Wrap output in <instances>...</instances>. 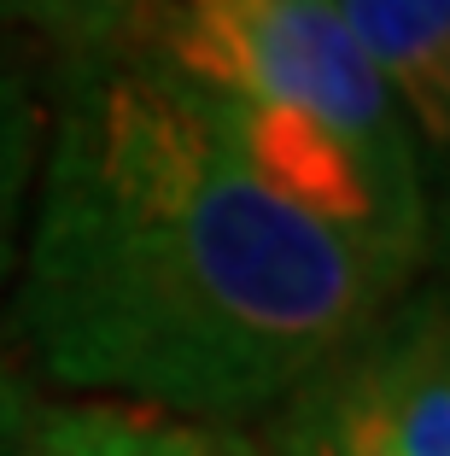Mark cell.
Returning <instances> with one entry per match:
<instances>
[{
  "label": "cell",
  "mask_w": 450,
  "mask_h": 456,
  "mask_svg": "<svg viewBox=\"0 0 450 456\" xmlns=\"http://www.w3.org/2000/svg\"><path fill=\"white\" fill-rule=\"evenodd\" d=\"M269 456H397L369 421L357 416V403L345 398L333 369H322L310 387H299L281 403L269 428L258 433Z\"/></svg>",
  "instance_id": "8"
},
{
  "label": "cell",
  "mask_w": 450,
  "mask_h": 456,
  "mask_svg": "<svg viewBox=\"0 0 450 456\" xmlns=\"http://www.w3.org/2000/svg\"><path fill=\"white\" fill-rule=\"evenodd\" d=\"M404 287L269 182L223 106L141 41L47 70V134L6 287L47 387L182 421H269Z\"/></svg>",
  "instance_id": "1"
},
{
  "label": "cell",
  "mask_w": 450,
  "mask_h": 456,
  "mask_svg": "<svg viewBox=\"0 0 450 456\" xmlns=\"http://www.w3.org/2000/svg\"><path fill=\"white\" fill-rule=\"evenodd\" d=\"M41 134H47V70L0 47V305H6L18 246H24Z\"/></svg>",
  "instance_id": "6"
},
{
  "label": "cell",
  "mask_w": 450,
  "mask_h": 456,
  "mask_svg": "<svg viewBox=\"0 0 450 456\" xmlns=\"http://www.w3.org/2000/svg\"><path fill=\"white\" fill-rule=\"evenodd\" d=\"M328 369L397 456H450V346L438 281L404 287Z\"/></svg>",
  "instance_id": "3"
},
{
  "label": "cell",
  "mask_w": 450,
  "mask_h": 456,
  "mask_svg": "<svg viewBox=\"0 0 450 456\" xmlns=\"http://www.w3.org/2000/svg\"><path fill=\"white\" fill-rule=\"evenodd\" d=\"M36 456H269L252 428L182 421L129 403H47Z\"/></svg>",
  "instance_id": "5"
},
{
  "label": "cell",
  "mask_w": 450,
  "mask_h": 456,
  "mask_svg": "<svg viewBox=\"0 0 450 456\" xmlns=\"http://www.w3.org/2000/svg\"><path fill=\"white\" fill-rule=\"evenodd\" d=\"M357 53L392 88L415 141H450V0H333Z\"/></svg>",
  "instance_id": "4"
},
{
  "label": "cell",
  "mask_w": 450,
  "mask_h": 456,
  "mask_svg": "<svg viewBox=\"0 0 450 456\" xmlns=\"http://www.w3.org/2000/svg\"><path fill=\"white\" fill-rule=\"evenodd\" d=\"M141 12L146 0H0V47L53 70L65 59L129 47Z\"/></svg>",
  "instance_id": "7"
},
{
  "label": "cell",
  "mask_w": 450,
  "mask_h": 456,
  "mask_svg": "<svg viewBox=\"0 0 450 456\" xmlns=\"http://www.w3.org/2000/svg\"><path fill=\"white\" fill-rule=\"evenodd\" d=\"M41 421H47L41 380L18 362V351L0 346V456H36Z\"/></svg>",
  "instance_id": "9"
},
{
  "label": "cell",
  "mask_w": 450,
  "mask_h": 456,
  "mask_svg": "<svg viewBox=\"0 0 450 456\" xmlns=\"http://www.w3.org/2000/svg\"><path fill=\"white\" fill-rule=\"evenodd\" d=\"M135 41L223 106L287 200L421 281L433 252L421 141L333 0H146Z\"/></svg>",
  "instance_id": "2"
}]
</instances>
